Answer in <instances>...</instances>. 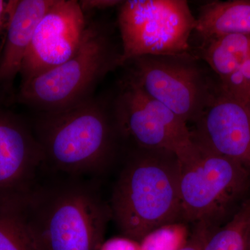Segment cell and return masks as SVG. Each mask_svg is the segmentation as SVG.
Returning <instances> with one entry per match:
<instances>
[{"label":"cell","instance_id":"277c9868","mask_svg":"<svg viewBox=\"0 0 250 250\" xmlns=\"http://www.w3.org/2000/svg\"><path fill=\"white\" fill-rule=\"evenodd\" d=\"M121 65V52L106 24L87 22L73 57L22 83L20 98L38 113L65 109L93 98L100 82Z\"/></svg>","mask_w":250,"mask_h":250},{"label":"cell","instance_id":"e0dca14e","mask_svg":"<svg viewBox=\"0 0 250 250\" xmlns=\"http://www.w3.org/2000/svg\"><path fill=\"white\" fill-rule=\"evenodd\" d=\"M190 232L185 222L167 224L147 233L139 242L141 250H179Z\"/></svg>","mask_w":250,"mask_h":250},{"label":"cell","instance_id":"ac0fdd59","mask_svg":"<svg viewBox=\"0 0 250 250\" xmlns=\"http://www.w3.org/2000/svg\"><path fill=\"white\" fill-rule=\"evenodd\" d=\"M219 90L239 101L250 102V54L228 77L220 80Z\"/></svg>","mask_w":250,"mask_h":250},{"label":"cell","instance_id":"3957f363","mask_svg":"<svg viewBox=\"0 0 250 250\" xmlns=\"http://www.w3.org/2000/svg\"><path fill=\"white\" fill-rule=\"evenodd\" d=\"M110 208L123 236L139 242L159 227L182 221L177 156L136 149L117 181Z\"/></svg>","mask_w":250,"mask_h":250},{"label":"cell","instance_id":"5bb4252c","mask_svg":"<svg viewBox=\"0 0 250 250\" xmlns=\"http://www.w3.org/2000/svg\"><path fill=\"white\" fill-rule=\"evenodd\" d=\"M22 192L0 194V250H41L28 223Z\"/></svg>","mask_w":250,"mask_h":250},{"label":"cell","instance_id":"ba28073f","mask_svg":"<svg viewBox=\"0 0 250 250\" xmlns=\"http://www.w3.org/2000/svg\"><path fill=\"white\" fill-rule=\"evenodd\" d=\"M113 108L121 139L134 143L137 149L167 151L179 159L193 146L187 123L126 77Z\"/></svg>","mask_w":250,"mask_h":250},{"label":"cell","instance_id":"7402d4cb","mask_svg":"<svg viewBox=\"0 0 250 250\" xmlns=\"http://www.w3.org/2000/svg\"><path fill=\"white\" fill-rule=\"evenodd\" d=\"M7 9L6 3L4 1L0 0V28H1V24H2V18L4 16L5 11Z\"/></svg>","mask_w":250,"mask_h":250},{"label":"cell","instance_id":"d6986e66","mask_svg":"<svg viewBox=\"0 0 250 250\" xmlns=\"http://www.w3.org/2000/svg\"><path fill=\"white\" fill-rule=\"evenodd\" d=\"M217 228L216 224L205 220L194 224L187 243L179 250H203L207 240Z\"/></svg>","mask_w":250,"mask_h":250},{"label":"cell","instance_id":"44dd1931","mask_svg":"<svg viewBox=\"0 0 250 250\" xmlns=\"http://www.w3.org/2000/svg\"><path fill=\"white\" fill-rule=\"evenodd\" d=\"M123 3L122 1H116V0H94V1H82L80 4L83 11L85 10L93 9H106L111 6L121 5Z\"/></svg>","mask_w":250,"mask_h":250},{"label":"cell","instance_id":"5b68a950","mask_svg":"<svg viewBox=\"0 0 250 250\" xmlns=\"http://www.w3.org/2000/svg\"><path fill=\"white\" fill-rule=\"evenodd\" d=\"M178 159L182 220L218 224L246 193L250 173L241 164L195 140Z\"/></svg>","mask_w":250,"mask_h":250},{"label":"cell","instance_id":"52a82bcc","mask_svg":"<svg viewBox=\"0 0 250 250\" xmlns=\"http://www.w3.org/2000/svg\"><path fill=\"white\" fill-rule=\"evenodd\" d=\"M118 26L121 65L146 56L188 53L195 31L194 17L185 0H129L120 5Z\"/></svg>","mask_w":250,"mask_h":250},{"label":"cell","instance_id":"603a6c76","mask_svg":"<svg viewBox=\"0 0 250 250\" xmlns=\"http://www.w3.org/2000/svg\"><path fill=\"white\" fill-rule=\"evenodd\" d=\"M250 250V241H249V250Z\"/></svg>","mask_w":250,"mask_h":250},{"label":"cell","instance_id":"7c38bea8","mask_svg":"<svg viewBox=\"0 0 250 250\" xmlns=\"http://www.w3.org/2000/svg\"><path fill=\"white\" fill-rule=\"evenodd\" d=\"M54 0L11 1L6 45L0 62V83H10L21 74L34 31Z\"/></svg>","mask_w":250,"mask_h":250},{"label":"cell","instance_id":"8992f818","mask_svg":"<svg viewBox=\"0 0 250 250\" xmlns=\"http://www.w3.org/2000/svg\"><path fill=\"white\" fill-rule=\"evenodd\" d=\"M127 78L146 95L188 125L196 123L218 93L195 58L189 54L146 56L130 60Z\"/></svg>","mask_w":250,"mask_h":250},{"label":"cell","instance_id":"ffe728a7","mask_svg":"<svg viewBox=\"0 0 250 250\" xmlns=\"http://www.w3.org/2000/svg\"><path fill=\"white\" fill-rule=\"evenodd\" d=\"M98 250H141L139 241L125 236H116L103 242Z\"/></svg>","mask_w":250,"mask_h":250},{"label":"cell","instance_id":"6da1fadb","mask_svg":"<svg viewBox=\"0 0 250 250\" xmlns=\"http://www.w3.org/2000/svg\"><path fill=\"white\" fill-rule=\"evenodd\" d=\"M68 176L22 192L28 223L41 250H98L111 210L94 184Z\"/></svg>","mask_w":250,"mask_h":250},{"label":"cell","instance_id":"4fadbf2b","mask_svg":"<svg viewBox=\"0 0 250 250\" xmlns=\"http://www.w3.org/2000/svg\"><path fill=\"white\" fill-rule=\"evenodd\" d=\"M195 31L202 44L220 36L250 35V0L215 1L203 5Z\"/></svg>","mask_w":250,"mask_h":250},{"label":"cell","instance_id":"9a60e30c","mask_svg":"<svg viewBox=\"0 0 250 250\" xmlns=\"http://www.w3.org/2000/svg\"><path fill=\"white\" fill-rule=\"evenodd\" d=\"M250 54V35L220 36L202 45V58L220 80L231 74Z\"/></svg>","mask_w":250,"mask_h":250},{"label":"cell","instance_id":"7a4b0ae2","mask_svg":"<svg viewBox=\"0 0 250 250\" xmlns=\"http://www.w3.org/2000/svg\"><path fill=\"white\" fill-rule=\"evenodd\" d=\"M34 135L42 167L72 177L103 172L121 137L113 102L95 97L61 111L39 113Z\"/></svg>","mask_w":250,"mask_h":250},{"label":"cell","instance_id":"8fae6325","mask_svg":"<svg viewBox=\"0 0 250 250\" xmlns=\"http://www.w3.org/2000/svg\"><path fill=\"white\" fill-rule=\"evenodd\" d=\"M42 165L43 155L35 135L0 113V194L30 187Z\"/></svg>","mask_w":250,"mask_h":250},{"label":"cell","instance_id":"9c48e42d","mask_svg":"<svg viewBox=\"0 0 250 250\" xmlns=\"http://www.w3.org/2000/svg\"><path fill=\"white\" fill-rule=\"evenodd\" d=\"M86 24L80 2L54 0L34 31L21 69L22 83L73 57Z\"/></svg>","mask_w":250,"mask_h":250},{"label":"cell","instance_id":"2e32d148","mask_svg":"<svg viewBox=\"0 0 250 250\" xmlns=\"http://www.w3.org/2000/svg\"><path fill=\"white\" fill-rule=\"evenodd\" d=\"M250 236V197L225 226L213 231L203 250H248Z\"/></svg>","mask_w":250,"mask_h":250},{"label":"cell","instance_id":"30bf717a","mask_svg":"<svg viewBox=\"0 0 250 250\" xmlns=\"http://www.w3.org/2000/svg\"><path fill=\"white\" fill-rule=\"evenodd\" d=\"M192 139L236 161L250 173V102L239 101L218 90L214 100L195 123Z\"/></svg>","mask_w":250,"mask_h":250}]
</instances>
